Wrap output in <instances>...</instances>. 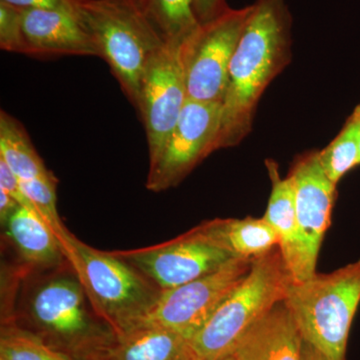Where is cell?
<instances>
[{
  "label": "cell",
  "instance_id": "14",
  "mask_svg": "<svg viewBox=\"0 0 360 360\" xmlns=\"http://www.w3.org/2000/svg\"><path fill=\"white\" fill-rule=\"evenodd\" d=\"M303 338L290 310L279 302L234 348L236 360H302Z\"/></svg>",
  "mask_w": 360,
  "mask_h": 360
},
{
  "label": "cell",
  "instance_id": "29",
  "mask_svg": "<svg viewBox=\"0 0 360 360\" xmlns=\"http://www.w3.org/2000/svg\"><path fill=\"white\" fill-rule=\"evenodd\" d=\"M220 360H236V357H234L233 354L227 355V356L224 357Z\"/></svg>",
  "mask_w": 360,
  "mask_h": 360
},
{
  "label": "cell",
  "instance_id": "2",
  "mask_svg": "<svg viewBox=\"0 0 360 360\" xmlns=\"http://www.w3.org/2000/svg\"><path fill=\"white\" fill-rule=\"evenodd\" d=\"M73 13L136 108L149 63L165 46L142 0H72Z\"/></svg>",
  "mask_w": 360,
  "mask_h": 360
},
{
  "label": "cell",
  "instance_id": "27",
  "mask_svg": "<svg viewBox=\"0 0 360 360\" xmlns=\"http://www.w3.org/2000/svg\"><path fill=\"white\" fill-rule=\"evenodd\" d=\"M20 206V203L14 200L11 194L7 193L4 189H0V220H1L2 225L6 224L9 217H11Z\"/></svg>",
  "mask_w": 360,
  "mask_h": 360
},
{
  "label": "cell",
  "instance_id": "25",
  "mask_svg": "<svg viewBox=\"0 0 360 360\" xmlns=\"http://www.w3.org/2000/svg\"><path fill=\"white\" fill-rule=\"evenodd\" d=\"M193 11L200 25L219 18L229 8L225 0H193Z\"/></svg>",
  "mask_w": 360,
  "mask_h": 360
},
{
  "label": "cell",
  "instance_id": "30",
  "mask_svg": "<svg viewBox=\"0 0 360 360\" xmlns=\"http://www.w3.org/2000/svg\"><path fill=\"white\" fill-rule=\"evenodd\" d=\"M360 165V148H359V165Z\"/></svg>",
  "mask_w": 360,
  "mask_h": 360
},
{
  "label": "cell",
  "instance_id": "20",
  "mask_svg": "<svg viewBox=\"0 0 360 360\" xmlns=\"http://www.w3.org/2000/svg\"><path fill=\"white\" fill-rule=\"evenodd\" d=\"M165 44L181 47L200 30L193 0H142Z\"/></svg>",
  "mask_w": 360,
  "mask_h": 360
},
{
  "label": "cell",
  "instance_id": "4",
  "mask_svg": "<svg viewBox=\"0 0 360 360\" xmlns=\"http://www.w3.org/2000/svg\"><path fill=\"white\" fill-rule=\"evenodd\" d=\"M284 304L303 341L326 360H347L348 338L360 303V259L330 274L291 281Z\"/></svg>",
  "mask_w": 360,
  "mask_h": 360
},
{
  "label": "cell",
  "instance_id": "16",
  "mask_svg": "<svg viewBox=\"0 0 360 360\" xmlns=\"http://www.w3.org/2000/svg\"><path fill=\"white\" fill-rule=\"evenodd\" d=\"M272 188L264 219L276 231L279 238L278 248L292 281H297L300 266V236L296 219L295 191L290 175L281 179L278 165L266 160Z\"/></svg>",
  "mask_w": 360,
  "mask_h": 360
},
{
  "label": "cell",
  "instance_id": "5",
  "mask_svg": "<svg viewBox=\"0 0 360 360\" xmlns=\"http://www.w3.org/2000/svg\"><path fill=\"white\" fill-rule=\"evenodd\" d=\"M292 281L278 248L253 259L250 272L191 340L195 360H220L285 298Z\"/></svg>",
  "mask_w": 360,
  "mask_h": 360
},
{
  "label": "cell",
  "instance_id": "3",
  "mask_svg": "<svg viewBox=\"0 0 360 360\" xmlns=\"http://www.w3.org/2000/svg\"><path fill=\"white\" fill-rule=\"evenodd\" d=\"M63 250L94 312L115 335L141 323L160 295L155 284L112 251L97 250L72 233Z\"/></svg>",
  "mask_w": 360,
  "mask_h": 360
},
{
  "label": "cell",
  "instance_id": "22",
  "mask_svg": "<svg viewBox=\"0 0 360 360\" xmlns=\"http://www.w3.org/2000/svg\"><path fill=\"white\" fill-rule=\"evenodd\" d=\"M0 360H73L39 336L6 319L0 336Z\"/></svg>",
  "mask_w": 360,
  "mask_h": 360
},
{
  "label": "cell",
  "instance_id": "19",
  "mask_svg": "<svg viewBox=\"0 0 360 360\" xmlns=\"http://www.w3.org/2000/svg\"><path fill=\"white\" fill-rule=\"evenodd\" d=\"M0 158L20 180L51 179L21 123L6 111L0 112Z\"/></svg>",
  "mask_w": 360,
  "mask_h": 360
},
{
  "label": "cell",
  "instance_id": "8",
  "mask_svg": "<svg viewBox=\"0 0 360 360\" xmlns=\"http://www.w3.org/2000/svg\"><path fill=\"white\" fill-rule=\"evenodd\" d=\"M112 252L160 291L195 281L236 258L208 234L202 224L167 243Z\"/></svg>",
  "mask_w": 360,
  "mask_h": 360
},
{
  "label": "cell",
  "instance_id": "7",
  "mask_svg": "<svg viewBox=\"0 0 360 360\" xmlns=\"http://www.w3.org/2000/svg\"><path fill=\"white\" fill-rule=\"evenodd\" d=\"M253 6L229 7L200 30L179 49L187 98L222 103L229 65L250 18Z\"/></svg>",
  "mask_w": 360,
  "mask_h": 360
},
{
  "label": "cell",
  "instance_id": "15",
  "mask_svg": "<svg viewBox=\"0 0 360 360\" xmlns=\"http://www.w3.org/2000/svg\"><path fill=\"white\" fill-rule=\"evenodd\" d=\"M92 360H195L191 340L175 331L141 326L113 340Z\"/></svg>",
  "mask_w": 360,
  "mask_h": 360
},
{
  "label": "cell",
  "instance_id": "21",
  "mask_svg": "<svg viewBox=\"0 0 360 360\" xmlns=\"http://www.w3.org/2000/svg\"><path fill=\"white\" fill-rule=\"evenodd\" d=\"M360 148V104L347 118L338 136L326 148L317 151L322 169L338 184L352 168L359 165Z\"/></svg>",
  "mask_w": 360,
  "mask_h": 360
},
{
  "label": "cell",
  "instance_id": "11",
  "mask_svg": "<svg viewBox=\"0 0 360 360\" xmlns=\"http://www.w3.org/2000/svg\"><path fill=\"white\" fill-rule=\"evenodd\" d=\"M179 49L167 44L149 63L142 80L135 110L146 129L149 167L160 158L187 101Z\"/></svg>",
  "mask_w": 360,
  "mask_h": 360
},
{
  "label": "cell",
  "instance_id": "18",
  "mask_svg": "<svg viewBox=\"0 0 360 360\" xmlns=\"http://www.w3.org/2000/svg\"><path fill=\"white\" fill-rule=\"evenodd\" d=\"M202 224L208 234L233 257L255 259L279 245L278 236L264 217L217 219Z\"/></svg>",
  "mask_w": 360,
  "mask_h": 360
},
{
  "label": "cell",
  "instance_id": "28",
  "mask_svg": "<svg viewBox=\"0 0 360 360\" xmlns=\"http://www.w3.org/2000/svg\"><path fill=\"white\" fill-rule=\"evenodd\" d=\"M302 360H326L314 347H310L309 343L303 341Z\"/></svg>",
  "mask_w": 360,
  "mask_h": 360
},
{
  "label": "cell",
  "instance_id": "17",
  "mask_svg": "<svg viewBox=\"0 0 360 360\" xmlns=\"http://www.w3.org/2000/svg\"><path fill=\"white\" fill-rule=\"evenodd\" d=\"M4 226L6 236L28 264L52 266L65 258L60 241L33 210L20 206Z\"/></svg>",
  "mask_w": 360,
  "mask_h": 360
},
{
  "label": "cell",
  "instance_id": "24",
  "mask_svg": "<svg viewBox=\"0 0 360 360\" xmlns=\"http://www.w3.org/2000/svg\"><path fill=\"white\" fill-rule=\"evenodd\" d=\"M0 49L28 56L23 32L22 9L0 0Z\"/></svg>",
  "mask_w": 360,
  "mask_h": 360
},
{
  "label": "cell",
  "instance_id": "13",
  "mask_svg": "<svg viewBox=\"0 0 360 360\" xmlns=\"http://www.w3.org/2000/svg\"><path fill=\"white\" fill-rule=\"evenodd\" d=\"M28 56H98L72 8L22 9Z\"/></svg>",
  "mask_w": 360,
  "mask_h": 360
},
{
  "label": "cell",
  "instance_id": "10",
  "mask_svg": "<svg viewBox=\"0 0 360 360\" xmlns=\"http://www.w3.org/2000/svg\"><path fill=\"white\" fill-rule=\"evenodd\" d=\"M221 103L187 98L176 124L155 165L149 167L146 188L161 193L179 184L215 151Z\"/></svg>",
  "mask_w": 360,
  "mask_h": 360
},
{
  "label": "cell",
  "instance_id": "26",
  "mask_svg": "<svg viewBox=\"0 0 360 360\" xmlns=\"http://www.w3.org/2000/svg\"><path fill=\"white\" fill-rule=\"evenodd\" d=\"M7 4L21 9L44 8L65 9L72 8V0H4Z\"/></svg>",
  "mask_w": 360,
  "mask_h": 360
},
{
  "label": "cell",
  "instance_id": "12",
  "mask_svg": "<svg viewBox=\"0 0 360 360\" xmlns=\"http://www.w3.org/2000/svg\"><path fill=\"white\" fill-rule=\"evenodd\" d=\"M290 176L295 186L300 248V274L295 283H300L316 274L322 240L330 225L336 184L322 169L317 153L296 160Z\"/></svg>",
  "mask_w": 360,
  "mask_h": 360
},
{
  "label": "cell",
  "instance_id": "23",
  "mask_svg": "<svg viewBox=\"0 0 360 360\" xmlns=\"http://www.w3.org/2000/svg\"><path fill=\"white\" fill-rule=\"evenodd\" d=\"M20 182L23 193L30 198L37 208V213L49 225L56 238L60 241L61 246H63L71 233L61 221L56 207L58 181L56 177L20 180Z\"/></svg>",
  "mask_w": 360,
  "mask_h": 360
},
{
  "label": "cell",
  "instance_id": "1",
  "mask_svg": "<svg viewBox=\"0 0 360 360\" xmlns=\"http://www.w3.org/2000/svg\"><path fill=\"white\" fill-rule=\"evenodd\" d=\"M232 56L215 151L250 134L258 101L291 58L292 20L285 0H257Z\"/></svg>",
  "mask_w": 360,
  "mask_h": 360
},
{
  "label": "cell",
  "instance_id": "6",
  "mask_svg": "<svg viewBox=\"0 0 360 360\" xmlns=\"http://www.w3.org/2000/svg\"><path fill=\"white\" fill-rule=\"evenodd\" d=\"M87 302L77 274L52 277L30 297L28 330L73 360H92L115 333Z\"/></svg>",
  "mask_w": 360,
  "mask_h": 360
},
{
  "label": "cell",
  "instance_id": "9",
  "mask_svg": "<svg viewBox=\"0 0 360 360\" xmlns=\"http://www.w3.org/2000/svg\"><path fill=\"white\" fill-rule=\"evenodd\" d=\"M253 259L232 258L219 269L179 288L161 291L141 326L175 331L189 340L250 272Z\"/></svg>",
  "mask_w": 360,
  "mask_h": 360
}]
</instances>
